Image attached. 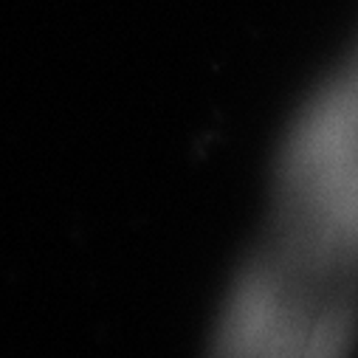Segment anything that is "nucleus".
I'll return each instance as SVG.
<instances>
[{
  "label": "nucleus",
  "mask_w": 358,
  "mask_h": 358,
  "mask_svg": "<svg viewBox=\"0 0 358 358\" xmlns=\"http://www.w3.org/2000/svg\"><path fill=\"white\" fill-rule=\"evenodd\" d=\"M355 274L274 234L229 291L209 358H350L358 336Z\"/></svg>",
  "instance_id": "f257e3e1"
},
{
  "label": "nucleus",
  "mask_w": 358,
  "mask_h": 358,
  "mask_svg": "<svg viewBox=\"0 0 358 358\" xmlns=\"http://www.w3.org/2000/svg\"><path fill=\"white\" fill-rule=\"evenodd\" d=\"M277 234L358 271V43L285 138Z\"/></svg>",
  "instance_id": "f03ea898"
}]
</instances>
